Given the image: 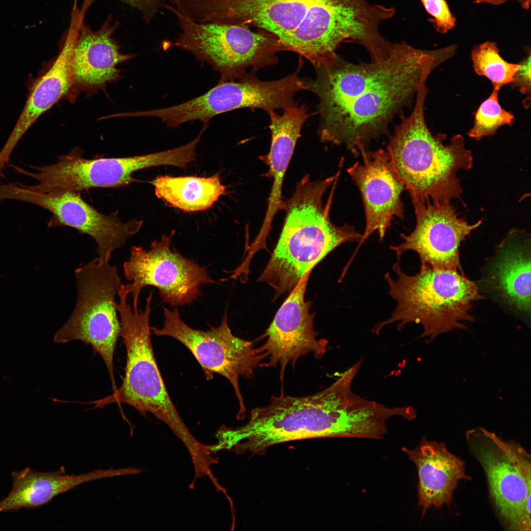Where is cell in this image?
<instances>
[{"instance_id": "obj_1", "label": "cell", "mask_w": 531, "mask_h": 531, "mask_svg": "<svg viewBox=\"0 0 531 531\" xmlns=\"http://www.w3.org/2000/svg\"><path fill=\"white\" fill-rule=\"evenodd\" d=\"M358 371L353 365L319 392L272 397L267 405L253 409L245 425L230 429L235 448L260 454L274 445L302 439L372 438L378 423V408L375 401L353 391Z\"/></svg>"}, {"instance_id": "obj_2", "label": "cell", "mask_w": 531, "mask_h": 531, "mask_svg": "<svg viewBox=\"0 0 531 531\" xmlns=\"http://www.w3.org/2000/svg\"><path fill=\"white\" fill-rule=\"evenodd\" d=\"M213 9L219 23L269 32L313 66L343 42H362L370 28L365 0H213Z\"/></svg>"}, {"instance_id": "obj_3", "label": "cell", "mask_w": 531, "mask_h": 531, "mask_svg": "<svg viewBox=\"0 0 531 531\" xmlns=\"http://www.w3.org/2000/svg\"><path fill=\"white\" fill-rule=\"evenodd\" d=\"M335 175L313 181L308 175L297 183L294 193L284 201L285 218L278 240L258 281L274 290L275 300L290 293L329 253L347 242L359 241L362 235L348 224H334L329 213L335 185L328 201L323 197Z\"/></svg>"}, {"instance_id": "obj_4", "label": "cell", "mask_w": 531, "mask_h": 531, "mask_svg": "<svg viewBox=\"0 0 531 531\" xmlns=\"http://www.w3.org/2000/svg\"><path fill=\"white\" fill-rule=\"evenodd\" d=\"M444 60L440 49L410 47L392 73L356 97L317 112L323 143L343 144L355 156L374 139L386 134L395 116L409 106L431 73Z\"/></svg>"}, {"instance_id": "obj_5", "label": "cell", "mask_w": 531, "mask_h": 531, "mask_svg": "<svg viewBox=\"0 0 531 531\" xmlns=\"http://www.w3.org/2000/svg\"><path fill=\"white\" fill-rule=\"evenodd\" d=\"M428 89L418 90L413 111L395 127L387 146L393 166L412 200L450 202L463 191L457 173L473 166L472 151L460 134L446 136L428 129L424 109Z\"/></svg>"}, {"instance_id": "obj_6", "label": "cell", "mask_w": 531, "mask_h": 531, "mask_svg": "<svg viewBox=\"0 0 531 531\" xmlns=\"http://www.w3.org/2000/svg\"><path fill=\"white\" fill-rule=\"evenodd\" d=\"M393 265L395 277L386 273L389 293L397 305L391 316L375 325L379 334L384 326L397 323L401 330L407 324L423 326L418 338L430 343L439 335L455 328L465 329L463 321H473L472 304L483 298L477 284L458 271L433 267L421 264L419 271L409 275Z\"/></svg>"}, {"instance_id": "obj_7", "label": "cell", "mask_w": 531, "mask_h": 531, "mask_svg": "<svg viewBox=\"0 0 531 531\" xmlns=\"http://www.w3.org/2000/svg\"><path fill=\"white\" fill-rule=\"evenodd\" d=\"M151 292L144 310L131 307L129 294L122 285L116 307L120 317V336L126 348L125 373L121 386L104 398L92 402L94 408L112 403L125 404L144 416L149 412L164 421L176 434L187 428L167 390L155 360L150 339L149 317Z\"/></svg>"}, {"instance_id": "obj_8", "label": "cell", "mask_w": 531, "mask_h": 531, "mask_svg": "<svg viewBox=\"0 0 531 531\" xmlns=\"http://www.w3.org/2000/svg\"><path fill=\"white\" fill-rule=\"evenodd\" d=\"M164 8L177 20L180 33L174 45L207 63L220 75V81L237 79L249 67L259 69L277 63L278 52L285 51L271 33L251 30L247 27L194 21L172 5Z\"/></svg>"}, {"instance_id": "obj_9", "label": "cell", "mask_w": 531, "mask_h": 531, "mask_svg": "<svg viewBox=\"0 0 531 531\" xmlns=\"http://www.w3.org/2000/svg\"><path fill=\"white\" fill-rule=\"evenodd\" d=\"M77 300L67 322L57 331L54 342L63 344L80 340L91 346L103 360L113 391L117 390L114 355L121 326L115 297L121 286L115 266L96 258L76 269Z\"/></svg>"}, {"instance_id": "obj_10", "label": "cell", "mask_w": 531, "mask_h": 531, "mask_svg": "<svg viewBox=\"0 0 531 531\" xmlns=\"http://www.w3.org/2000/svg\"><path fill=\"white\" fill-rule=\"evenodd\" d=\"M470 452L485 474L492 502L508 530H531L530 454L519 443L478 428L466 434Z\"/></svg>"}, {"instance_id": "obj_11", "label": "cell", "mask_w": 531, "mask_h": 531, "mask_svg": "<svg viewBox=\"0 0 531 531\" xmlns=\"http://www.w3.org/2000/svg\"><path fill=\"white\" fill-rule=\"evenodd\" d=\"M300 71L297 68L282 79L262 81L252 70L236 80H219L206 93L190 100L150 110L149 115L175 128L195 120L207 123L215 116L240 108L261 109L266 113L284 110L295 104L294 98L297 92L305 90Z\"/></svg>"}, {"instance_id": "obj_12", "label": "cell", "mask_w": 531, "mask_h": 531, "mask_svg": "<svg viewBox=\"0 0 531 531\" xmlns=\"http://www.w3.org/2000/svg\"><path fill=\"white\" fill-rule=\"evenodd\" d=\"M83 150L75 147L69 153L59 157L56 163L44 166H30L32 172L10 165L17 173L36 180V185H26L38 192H47L61 188L81 193L95 187L115 188L137 181L132 174L138 171L158 166L180 167L183 154L178 148L159 152L119 157L85 158Z\"/></svg>"}, {"instance_id": "obj_13", "label": "cell", "mask_w": 531, "mask_h": 531, "mask_svg": "<svg viewBox=\"0 0 531 531\" xmlns=\"http://www.w3.org/2000/svg\"><path fill=\"white\" fill-rule=\"evenodd\" d=\"M164 325L161 328L150 327L151 333L173 338L185 346L202 367L205 378L209 380L214 374L225 378L233 386L239 402L237 417H244L246 407L238 384L240 377L251 378L262 359L253 342L235 336L228 322L225 311L220 325L204 331L192 328L181 319L177 308L164 307Z\"/></svg>"}, {"instance_id": "obj_14", "label": "cell", "mask_w": 531, "mask_h": 531, "mask_svg": "<svg viewBox=\"0 0 531 531\" xmlns=\"http://www.w3.org/2000/svg\"><path fill=\"white\" fill-rule=\"evenodd\" d=\"M174 234L173 231L152 241L149 250L137 246L131 248L123 268L125 277L131 282L125 285L132 296V307H138L140 293L147 286L156 288L162 301L175 307L196 299L202 285L215 283L206 267L171 249Z\"/></svg>"}, {"instance_id": "obj_15", "label": "cell", "mask_w": 531, "mask_h": 531, "mask_svg": "<svg viewBox=\"0 0 531 531\" xmlns=\"http://www.w3.org/2000/svg\"><path fill=\"white\" fill-rule=\"evenodd\" d=\"M80 194L61 188L38 192L20 183L9 182L0 186L1 200L25 202L47 209L53 214L49 227L68 226L89 235L97 244L98 257L110 261L113 253L138 232L142 222L124 223L118 218V212L101 213L82 199Z\"/></svg>"}, {"instance_id": "obj_16", "label": "cell", "mask_w": 531, "mask_h": 531, "mask_svg": "<svg viewBox=\"0 0 531 531\" xmlns=\"http://www.w3.org/2000/svg\"><path fill=\"white\" fill-rule=\"evenodd\" d=\"M412 201L415 227L409 235L400 234L401 243L389 247L398 260L404 252L412 250L418 255L421 264L464 273L460 262V244L482 221L469 224L459 216L450 202Z\"/></svg>"}, {"instance_id": "obj_17", "label": "cell", "mask_w": 531, "mask_h": 531, "mask_svg": "<svg viewBox=\"0 0 531 531\" xmlns=\"http://www.w3.org/2000/svg\"><path fill=\"white\" fill-rule=\"evenodd\" d=\"M310 273L290 293L266 331V342L257 349L262 361L266 360L264 365L280 368L281 379L289 364L295 365L309 353L321 358L326 351L327 341L317 339L314 314L310 312L311 302L304 298Z\"/></svg>"}, {"instance_id": "obj_18", "label": "cell", "mask_w": 531, "mask_h": 531, "mask_svg": "<svg viewBox=\"0 0 531 531\" xmlns=\"http://www.w3.org/2000/svg\"><path fill=\"white\" fill-rule=\"evenodd\" d=\"M359 155L362 162L347 169L360 191L365 215V230L355 251L375 232L382 240L394 217L404 218L401 194L405 187L386 149H363Z\"/></svg>"}, {"instance_id": "obj_19", "label": "cell", "mask_w": 531, "mask_h": 531, "mask_svg": "<svg viewBox=\"0 0 531 531\" xmlns=\"http://www.w3.org/2000/svg\"><path fill=\"white\" fill-rule=\"evenodd\" d=\"M531 237L511 230L495 249L483 270L485 292L525 323L531 318Z\"/></svg>"}, {"instance_id": "obj_20", "label": "cell", "mask_w": 531, "mask_h": 531, "mask_svg": "<svg viewBox=\"0 0 531 531\" xmlns=\"http://www.w3.org/2000/svg\"><path fill=\"white\" fill-rule=\"evenodd\" d=\"M85 11L74 9L69 28L74 38L71 90L98 89L114 81L119 76L117 65L134 57L120 53L113 38L118 24L111 23V16L94 31L84 22Z\"/></svg>"}, {"instance_id": "obj_21", "label": "cell", "mask_w": 531, "mask_h": 531, "mask_svg": "<svg viewBox=\"0 0 531 531\" xmlns=\"http://www.w3.org/2000/svg\"><path fill=\"white\" fill-rule=\"evenodd\" d=\"M402 449L417 470L418 504L422 507L423 516L432 507L440 508L450 504L459 482L472 479L466 473L465 462L442 442L423 438L413 450Z\"/></svg>"}, {"instance_id": "obj_22", "label": "cell", "mask_w": 531, "mask_h": 531, "mask_svg": "<svg viewBox=\"0 0 531 531\" xmlns=\"http://www.w3.org/2000/svg\"><path fill=\"white\" fill-rule=\"evenodd\" d=\"M267 113L270 118L271 144L268 154L260 159L269 167L266 176L271 177L273 182L267 210L259 232L263 236L269 235L274 217L283 208L282 192L285 175L303 125L310 116L307 107L304 104H295L284 109L282 114L275 111Z\"/></svg>"}, {"instance_id": "obj_23", "label": "cell", "mask_w": 531, "mask_h": 531, "mask_svg": "<svg viewBox=\"0 0 531 531\" xmlns=\"http://www.w3.org/2000/svg\"><path fill=\"white\" fill-rule=\"evenodd\" d=\"M128 473L127 468L97 469L85 473L68 474L63 467L49 472H35L27 467L11 472L12 489L7 497L0 501V512L36 508L84 483Z\"/></svg>"}, {"instance_id": "obj_24", "label": "cell", "mask_w": 531, "mask_h": 531, "mask_svg": "<svg viewBox=\"0 0 531 531\" xmlns=\"http://www.w3.org/2000/svg\"><path fill=\"white\" fill-rule=\"evenodd\" d=\"M73 42L69 29L56 60L33 86L17 123L0 151L2 159H9L18 142L38 118L71 91Z\"/></svg>"}, {"instance_id": "obj_25", "label": "cell", "mask_w": 531, "mask_h": 531, "mask_svg": "<svg viewBox=\"0 0 531 531\" xmlns=\"http://www.w3.org/2000/svg\"><path fill=\"white\" fill-rule=\"evenodd\" d=\"M150 183L157 197L186 212L207 209L221 196L227 194L218 174L208 177L160 176Z\"/></svg>"}, {"instance_id": "obj_26", "label": "cell", "mask_w": 531, "mask_h": 531, "mask_svg": "<svg viewBox=\"0 0 531 531\" xmlns=\"http://www.w3.org/2000/svg\"><path fill=\"white\" fill-rule=\"evenodd\" d=\"M473 68L479 76L488 79L493 89L499 90L510 84L520 67L519 63L506 61L500 55L496 43L487 41L474 47L471 54Z\"/></svg>"}, {"instance_id": "obj_27", "label": "cell", "mask_w": 531, "mask_h": 531, "mask_svg": "<svg viewBox=\"0 0 531 531\" xmlns=\"http://www.w3.org/2000/svg\"><path fill=\"white\" fill-rule=\"evenodd\" d=\"M498 92L493 89L479 106L475 114L473 125L468 133L470 137L480 140L493 135L501 127L511 126L515 122L513 114L503 109L499 103Z\"/></svg>"}, {"instance_id": "obj_28", "label": "cell", "mask_w": 531, "mask_h": 531, "mask_svg": "<svg viewBox=\"0 0 531 531\" xmlns=\"http://www.w3.org/2000/svg\"><path fill=\"white\" fill-rule=\"evenodd\" d=\"M437 31L445 33L455 26L456 19L445 0H421Z\"/></svg>"}, {"instance_id": "obj_29", "label": "cell", "mask_w": 531, "mask_h": 531, "mask_svg": "<svg viewBox=\"0 0 531 531\" xmlns=\"http://www.w3.org/2000/svg\"><path fill=\"white\" fill-rule=\"evenodd\" d=\"M526 52V57L519 63L520 67L510 84L512 88H518L521 93L530 97L531 63L530 48Z\"/></svg>"}, {"instance_id": "obj_30", "label": "cell", "mask_w": 531, "mask_h": 531, "mask_svg": "<svg viewBox=\"0 0 531 531\" xmlns=\"http://www.w3.org/2000/svg\"><path fill=\"white\" fill-rule=\"evenodd\" d=\"M95 0H85L84 6L88 7ZM138 10L144 19L148 22L150 21L158 11L163 7L165 0H120Z\"/></svg>"}, {"instance_id": "obj_31", "label": "cell", "mask_w": 531, "mask_h": 531, "mask_svg": "<svg viewBox=\"0 0 531 531\" xmlns=\"http://www.w3.org/2000/svg\"><path fill=\"white\" fill-rule=\"evenodd\" d=\"M509 0H474L476 3H486L494 5L503 3Z\"/></svg>"}, {"instance_id": "obj_32", "label": "cell", "mask_w": 531, "mask_h": 531, "mask_svg": "<svg viewBox=\"0 0 531 531\" xmlns=\"http://www.w3.org/2000/svg\"><path fill=\"white\" fill-rule=\"evenodd\" d=\"M519 3L521 6L526 9L530 7L531 0H515Z\"/></svg>"}]
</instances>
